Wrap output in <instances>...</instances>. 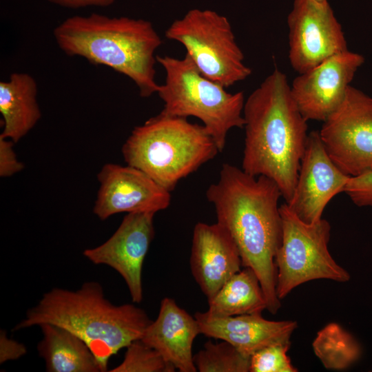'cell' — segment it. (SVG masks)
Returning a JSON list of instances; mask_svg holds the SVG:
<instances>
[{
	"instance_id": "cell-1",
	"label": "cell",
	"mask_w": 372,
	"mask_h": 372,
	"mask_svg": "<svg viewBox=\"0 0 372 372\" xmlns=\"http://www.w3.org/2000/svg\"><path fill=\"white\" fill-rule=\"evenodd\" d=\"M206 197L214 206L217 223L234 241L242 266L257 275L267 309L276 314L281 307L276 293L275 262L282 238L280 188L267 176H254L242 168L224 163L218 180L209 185Z\"/></svg>"
},
{
	"instance_id": "cell-2",
	"label": "cell",
	"mask_w": 372,
	"mask_h": 372,
	"mask_svg": "<svg viewBox=\"0 0 372 372\" xmlns=\"http://www.w3.org/2000/svg\"><path fill=\"white\" fill-rule=\"evenodd\" d=\"M242 169L278 186L285 203L293 194L309 133L285 74L274 70L245 101Z\"/></svg>"
},
{
	"instance_id": "cell-3",
	"label": "cell",
	"mask_w": 372,
	"mask_h": 372,
	"mask_svg": "<svg viewBox=\"0 0 372 372\" xmlns=\"http://www.w3.org/2000/svg\"><path fill=\"white\" fill-rule=\"evenodd\" d=\"M151 322L143 309L133 304H113L99 283L89 281L75 291L53 288L45 292L14 330L44 323L63 327L87 344L105 372L110 359L141 339Z\"/></svg>"
},
{
	"instance_id": "cell-4",
	"label": "cell",
	"mask_w": 372,
	"mask_h": 372,
	"mask_svg": "<svg viewBox=\"0 0 372 372\" xmlns=\"http://www.w3.org/2000/svg\"><path fill=\"white\" fill-rule=\"evenodd\" d=\"M53 35L67 55L83 57L127 76L141 97L157 93L155 52L162 40L150 21L98 13L76 15L59 24Z\"/></svg>"
},
{
	"instance_id": "cell-5",
	"label": "cell",
	"mask_w": 372,
	"mask_h": 372,
	"mask_svg": "<svg viewBox=\"0 0 372 372\" xmlns=\"http://www.w3.org/2000/svg\"><path fill=\"white\" fill-rule=\"evenodd\" d=\"M220 152L202 125L159 113L132 131L122 147L127 165L172 192L182 178Z\"/></svg>"
},
{
	"instance_id": "cell-6",
	"label": "cell",
	"mask_w": 372,
	"mask_h": 372,
	"mask_svg": "<svg viewBox=\"0 0 372 372\" xmlns=\"http://www.w3.org/2000/svg\"><path fill=\"white\" fill-rule=\"evenodd\" d=\"M156 60L166 74L165 83L157 92L164 102L161 113L200 119L222 152L229 131L244 127L243 92H227L225 87L205 76L187 54L182 59L157 56Z\"/></svg>"
},
{
	"instance_id": "cell-7",
	"label": "cell",
	"mask_w": 372,
	"mask_h": 372,
	"mask_svg": "<svg viewBox=\"0 0 372 372\" xmlns=\"http://www.w3.org/2000/svg\"><path fill=\"white\" fill-rule=\"evenodd\" d=\"M165 37L181 43L199 71L225 88L251 74L229 20L214 10H189L169 25Z\"/></svg>"
},
{
	"instance_id": "cell-8",
	"label": "cell",
	"mask_w": 372,
	"mask_h": 372,
	"mask_svg": "<svg viewBox=\"0 0 372 372\" xmlns=\"http://www.w3.org/2000/svg\"><path fill=\"white\" fill-rule=\"evenodd\" d=\"M280 211L282 238L275 258L278 298L281 300L296 287L313 280L349 281L350 274L334 260L328 250L329 223L321 218L306 223L286 203L280 206Z\"/></svg>"
},
{
	"instance_id": "cell-9",
	"label": "cell",
	"mask_w": 372,
	"mask_h": 372,
	"mask_svg": "<svg viewBox=\"0 0 372 372\" xmlns=\"http://www.w3.org/2000/svg\"><path fill=\"white\" fill-rule=\"evenodd\" d=\"M319 135L328 155L349 176L372 170V97L350 85Z\"/></svg>"
},
{
	"instance_id": "cell-10",
	"label": "cell",
	"mask_w": 372,
	"mask_h": 372,
	"mask_svg": "<svg viewBox=\"0 0 372 372\" xmlns=\"http://www.w3.org/2000/svg\"><path fill=\"white\" fill-rule=\"evenodd\" d=\"M287 24L289 59L298 74L348 50L342 25L327 1L294 0Z\"/></svg>"
},
{
	"instance_id": "cell-11",
	"label": "cell",
	"mask_w": 372,
	"mask_h": 372,
	"mask_svg": "<svg viewBox=\"0 0 372 372\" xmlns=\"http://www.w3.org/2000/svg\"><path fill=\"white\" fill-rule=\"evenodd\" d=\"M364 57L347 50L309 71L299 74L290 85L292 97L303 117L324 121L342 103Z\"/></svg>"
},
{
	"instance_id": "cell-12",
	"label": "cell",
	"mask_w": 372,
	"mask_h": 372,
	"mask_svg": "<svg viewBox=\"0 0 372 372\" xmlns=\"http://www.w3.org/2000/svg\"><path fill=\"white\" fill-rule=\"evenodd\" d=\"M154 214L127 213L108 240L83 251L92 263L109 266L121 276L134 303H140L143 297L142 269L154 237Z\"/></svg>"
},
{
	"instance_id": "cell-13",
	"label": "cell",
	"mask_w": 372,
	"mask_h": 372,
	"mask_svg": "<svg viewBox=\"0 0 372 372\" xmlns=\"http://www.w3.org/2000/svg\"><path fill=\"white\" fill-rule=\"evenodd\" d=\"M97 178L100 187L93 212L100 220L122 212L156 214L170 204V192L132 166L107 163Z\"/></svg>"
},
{
	"instance_id": "cell-14",
	"label": "cell",
	"mask_w": 372,
	"mask_h": 372,
	"mask_svg": "<svg viewBox=\"0 0 372 372\" xmlns=\"http://www.w3.org/2000/svg\"><path fill=\"white\" fill-rule=\"evenodd\" d=\"M350 177L331 159L319 132L312 131L308 135L293 196L286 203L303 222L316 223L322 218L329 202L344 192Z\"/></svg>"
},
{
	"instance_id": "cell-15",
	"label": "cell",
	"mask_w": 372,
	"mask_h": 372,
	"mask_svg": "<svg viewBox=\"0 0 372 372\" xmlns=\"http://www.w3.org/2000/svg\"><path fill=\"white\" fill-rule=\"evenodd\" d=\"M241 258L229 234L218 223H198L193 231L191 271L207 300L240 270Z\"/></svg>"
},
{
	"instance_id": "cell-16",
	"label": "cell",
	"mask_w": 372,
	"mask_h": 372,
	"mask_svg": "<svg viewBox=\"0 0 372 372\" xmlns=\"http://www.w3.org/2000/svg\"><path fill=\"white\" fill-rule=\"evenodd\" d=\"M194 317L200 333L230 343L248 358L268 346L291 342V334L298 326L292 320H268L261 313L215 317L206 311L197 312Z\"/></svg>"
},
{
	"instance_id": "cell-17",
	"label": "cell",
	"mask_w": 372,
	"mask_h": 372,
	"mask_svg": "<svg viewBox=\"0 0 372 372\" xmlns=\"http://www.w3.org/2000/svg\"><path fill=\"white\" fill-rule=\"evenodd\" d=\"M199 333L195 317L178 307L174 299L165 298L161 302L158 317L152 321L141 340L179 371L196 372L192 345Z\"/></svg>"
},
{
	"instance_id": "cell-18",
	"label": "cell",
	"mask_w": 372,
	"mask_h": 372,
	"mask_svg": "<svg viewBox=\"0 0 372 372\" xmlns=\"http://www.w3.org/2000/svg\"><path fill=\"white\" fill-rule=\"evenodd\" d=\"M37 93L35 79L27 73L14 72L0 82L1 136L17 143L35 126L41 116Z\"/></svg>"
},
{
	"instance_id": "cell-19",
	"label": "cell",
	"mask_w": 372,
	"mask_h": 372,
	"mask_svg": "<svg viewBox=\"0 0 372 372\" xmlns=\"http://www.w3.org/2000/svg\"><path fill=\"white\" fill-rule=\"evenodd\" d=\"M43 338L37 345L48 372H102L87 344L69 330L44 323L39 326Z\"/></svg>"
},
{
	"instance_id": "cell-20",
	"label": "cell",
	"mask_w": 372,
	"mask_h": 372,
	"mask_svg": "<svg viewBox=\"0 0 372 372\" xmlns=\"http://www.w3.org/2000/svg\"><path fill=\"white\" fill-rule=\"evenodd\" d=\"M207 313L215 317L261 313L267 301L260 280L253 269L245 267L232 276L208 300Z\"/></svg>"
},
{
	"instance_id": "cell-21",
	"label": "cell",
	"mask_w": 372,
	"mask_h": 372,
	"mask_svg": "<svg viewBox=\"0 0 372 372\" xmlns=\"http://www.w3.org/2000/svg\"><path fill=\"white\" fill-rule=\"evenodd\" d=\"M313 349L326 369L334 370L349 367L362 353L358 341L337 323H330L318 332Z\"/></svg>"
},
{
	"instance_id": "cell-22",
	"label": "cell",
	"mask_w": 372,
	"mask_h": 372,
	"mask_svg": "<svg viewBox=\"0 0 372 372\" xmlns=\"http://www.w3.org/2000/svg\"><path fill=\"white\" fill-rule=\"evenodd\" d=\"M194 362L200 372H247L250 366V358L225 340L207 341L194 355Z\"/></svg>"
},
{
	"instance_id": "cell-23",
	"label": "cell",
	"mask_w": 372,
	"mask_h": 372,
	"mask_svg": "<svg viewBox=\"0 0 372 372\" xmlns=\"http://www.w3.org/2000/svg\"><path fill=\"white\" fill-rule=\"evenodd\" d=\"M176 368L141 339L126 347L122 362L110 372H174Z\"/></svg>"
},
{
	"instance_id": "cell-24",
	"label": "cell",
	"mask_w": 372,
	"mask_h": 372,
	"mask_svg": "<svg viewBox=\"0 0 372 372\" xmlns=\"http://www.w3.org/2000/svg\"><path fill=\"white\" fill-rule=\"evenodd\" d=\"M291 342L274 344L265 347L250 357L251 372H296L287 356Z\"/></svg>"
},
{
	"instance_id": "cell-25",
	"label": "cell",
	"mask_w": 372,
	"mask_h": 372,
	"mask_svg": "<svg viewBox=\"0 0 372 372\" xmlns=\"http://www.w3.org/2000/svg\"><path fill=\"white\" fill-rule=\"evenodd\" d=\"M344 192L358 207L372 206V170L351 176Z\"/></svg>"
},
{
	"instance_id": "cell-26",
	"label": "cell",
	"mask_w": 372,
	"mask_h": 372,
	"mask_svg": "<svg viewBox=\"0 0 372 372\" xmlns=\"http://www.w3.org/2000/svg\"><path fill=\"white\" fill-rule=\"evenodd\" d=\"M14 142L0 135V176L9 177L23 168L13 149Z\"/></svg>"
},
{
	"instance_id": "cell-27",
	"label": "cell",
	"mask_w": 372,
	"mask_h": 372,
	"mask_svg": "<svg viewBox=\"0 0 372 372\" xmlns=\"http://www.w3.org/2000/svg\"><path fill=\"white\" fill-rule=\"evenodd\" d=\"M27 353L26 347L7 336L4 330L0 331V364L21 358Z\"/></svg>"
},
{
	"instance_id": "cell-28",
	"label": "cell",
	"mask_w": 372,
	"mask_h": 372,
	"mask_svg": "<svg viewBox=\"0 0 372 372\" xmlns=\"http://www.w3.org/2000/svg\"><path fill=\"white\" fill-rule=\"evenodd\" d=\"M57 6L72 9L89 6L107 7L114 3V0H48Z\"/></svg>"
},
{
	"instance_id": "cell-29",
	"label": "cell",
	"mask_w": 372,
	"mask_h": 372,
	"mask_svg": "<svg viewBox=\"0 0 372 372\" xmlns=\"http://www.w3.org/2000/svg\"><path fill=\"white\" fill-rule=\"evenodd\" d=\"M316 1H317L318 2H320V3H322V2L327 1V0H316Z\"/></svg>"
}]
</instances>
